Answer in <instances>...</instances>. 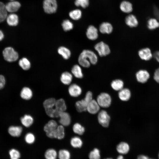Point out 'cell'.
<instances>
[{
	"instance_id": "obj_1",
	"label": "cell",
	"mask_w": 159,
	"mask_h": 159,
	"mask_svg": "<svg viewBox=\"0 0 159 159\" xmlns=\"http://www.w3.org/2000/svg\"><path fill=\"white\" fill-rule=\"evenodd\" d=\"M97 60V57L95 54L93 52L88 49L84 50L78 58L80 65L85 68L89 67L91 64H96Z\"/></svg>"
},
{
	"instance_id": "obj_2",
	"label": "cell",
	"mask_w": 159,
	"mask_h": 159,
	"mask_svg": "<svg viewBox=\"0 0 159 159\" xmlns=\"http://www.w3.org/2000/svg\"><path fill=\"white\" fill-rule=\"evenodd\" d=\"M92 99V92L90 91L87 92L84 99L76 102L75 107L77 111L79 112H82L86 111L89 103Z\"/></svg>"
},
{
	"instance_id": "obj_3",
	"label": "cell",
	"mask_w": 159,
	"mask_h": 159,
	"mask_svg": "<svg viewBox=\"0 0 159 159\" xmlns=\"http://www.w3.org/2000/svg\"><path fill=\"white\" fill-rule=\"evenodd\" d=\"M4 59L9 62H13L16 61L18 58V53L11 47L5 48L3 52Z\"/></svg>"
},
{
	"instance_id": "obj_4",
	"label": "cell",
	"mask_w": 159,
	"mask_h": 159,
	"mask_svg": "<svg viewBox=\"0 0 159 159\" xmlns=\"http://www.w3.org/2000/svg\"><path fill=\"white\" fill-rule=\"evenodd\" d=\"M96 101L100 107L107 108L110 106L112 99L108 94L102 92L98 95Z\"/></svg>"
},
{
	"instance_id": "obj_5",
	"label": "cell",
	"mask_w": 159,
	"mask_h": 159,
	"mask_svg": "<svg viewBox=\"0 0 159 159\" xmlns=\"http://www.w3.org/2000/svg\"><path fill=\"white\" fill-rule=\"evenodd\" d=\"M43 7L45 12L48 14L55 13L57 8V4L56 0H44Z\"/></svg>"
},
{
	"instance_id": "obj_6",
	"label": "cell",
	"mask_w": 159,
	"mask_h": 159,
	"mask_svg": "<svg viewBox=\"0 0 159 159\" xmlns=\"http://www.w3.org/2000/svg\"><path fill=\"white\" fill-rule=\"evenodd\" d=\"M94 48L101 57L106 56L109 54L110 52L108 45L102 42L97 43L95 45Z\"/></svg>"
},
{
	"instance_id": "obj_7",
	"label": "cell",
	"mask_w": 159,
	"mask_h": 159,
	"mask_svg": "<svg viewBox=\"0 0 159 159\" xmlns=\"http://www.w3.org/2000/svg\"><path fill=\"white\" fill-rule=\"evenodd\" d=\"M58 126L57 122L54 120H50L45 125L44 130L48 137L52 138L53 133Z\"/></svg>"
},
{
	"instance_id": "obj_8",
	"label": "cell",
	"mask_w": 159,
	"mask_h": 159,
	"mask_svg": "<svg viewBox=\"0 0 159 159\" xmlns=\"http://www.w3.org/2000/svg\"><path fill=\"white\" fill-rule=\"evenodd\" d=\"M98 120L99 123L103 127L108 126L110 120V117L107 112L104 110L100 111L98 115Z\"/></svg>"
},
{
	"instance_id": "obj_9",
	"label": "cell",
	"mask_w": 159,
	"mask_h": 159,
	"mask_svg": "<svg viewBox=\"0 0 159 159\" xmlns=\"http://www.w3.org/2000/svg\"><path fill=\"white\" fill-rule=\"evenodd\" d=\"M66 108L65 102L63 99H60L56 100L54 107L55 117H59V114L65 111Z\"/></svg>"
},
{
	"instance_id": "obj_10",
	"label": "cell",
	"mask_w": 159,
	"mask_h": 159,
	"mask_svg": "<svg viewBox=\"0 0 159 159\" xmlns=\"http://www.w3.org/2000/svg\"><path fill=\"white\" fill-rule=\"evenodd\" d=\"M136 77L138 81L144 83L146 82L150 77L149 72L144 69L138 71L136 74Z\"/></svg>"
},
{
	"instance_id": "obj_11",
	"label": "cell",
	"mask_w": 159,
	"mask_h": 159,
	"mask_svg": "<svg viewBox=\"0 0 159 159\" xmlns=\"http://www.w3.org/2000/svg\"><path fill=\"white\" fill-rule=\"evenodd\" d=\"M139 57L142 60L148 61L151 59L153 55L151 50L148 48H145L140 49L138 52Z\"/></svg>"
},
{
	"instance_id": "obj_12",
	"label": "cell",
	"mask_w": 159,
	"mask_h": 159,
	"mask_svg": "<svg viewBox=\"0 0 159 159\" xmlns=\"http://www.w3.org/2000/svg\"><path fill=\"white\" fill-rule=\"evenodd\" d=\"M86 35L89 39L92 40L96 39L98 37L97 29L93 25L89 26L87 29Z\"/></svg>"
},
{
	"instance_id": "obj_13",
	"label": "cell",
	"mask_w": 159,
	"mask_h": 159,
	"mask_svg": "<svg viewBox=\"0 0 159 159\" xmlns=\"http://www.w3.org/2000/svg\"><path fill=\"white\" fill-rule=\"evenodd\" d=\"M68 92L72 97H76L79 96L81 94L82 90L81 87L76 84L71 85L68 88Z\"/></svg>"
},
{
	"instance_id": "obj_14",
	"label": "cell",
	"mask_w": 159,
	"mask_h": 159,
	"mask_svg": "<svg viewBox=\"0 0 159 159\" xmlns=\"http://www.w3.org/2000/svg\"><path fill=\"white\" fill-rule=\"evenodd\" d=\"M100 107L97 101L92 99L89 103L87 110L90 114H95L99 111Z\"/></svg>"
},
{
	"instance_id": "obj_15",
	"label": "cell",
	"mask_w": 159,
	"mask_h": 159,
	"mask_svg": "<svg viewBox=\"0 0 159 159\" xmlns=\"http://www.w3.org/2000/svg\"><path fill=\"white\" fill-rule=\"evenodd\" d=\"M59 117L60 118L59 122L63 126L69 125L71 121V117L68 113L65 111L60 113Z\"/></svg>"
},
{
	"instance_id": "obj_16",
	"label": "cell",
	"mask_w": 159,
	"mask_h": 159,
	"mask_svg": "<svg viewBox=\"0 0 159 159\" xmlns=\"http://www.w3.org/2000/svg\"><path fill=\"white\" fill-rule=\"evenodd\" d=\"M20 6L21 4L19 2L13 1L8 3L5 5V8L7 11L14 12L17 11Z\"/></svg>"
},
{
	"instance_id": "obj_17",
	"label": "cell",
	"mask_w": 159,
	"mask_h": 159,
	"mask_svg": "<svg viewBox=\"0 0 159 159\" xmlns=\"http://www.w3.org/2000/svg\"><path fill=\"white\" fill-rule=\"evenodd\" d=\"M44 156L45 159H57L58 151L54 148H49L45 151Z\"/></svg>"
},
{
	"instance_id": "obj_18",
	"label": "cell",
	"mask_w": 159,
	"mask_h": 159,
	"mask_svg": "<svg viewBox=\"0 0 159 159\" xmlns=\"http://www.w3.org/2000/svg\"><path fill=\"white\" fill-rule=\"evenodd\" d=\"M126 24L131 27H136L138 22L136 17L133 14H130L127 16L125 19Z\"/></svg>"
},
{
	"instance_id": "obj_19",
	"label": "cell",
	"mask_w": 159,
	"mask_h": 159,
	"mask_svg": "<svg viewBox=\"0 0 159 159\" xmlns=\"http://www.w3.org/2000/svg\"><path fill=\"white\" fill-rule=\"evenodd\" d=\"M72 74L68 72H63L60 76V80L61 82L65 85H69L72 80Z\"/></svg>"
},
{
	"instance_id": "obj_20",
	"label": "cell",
	"mask_w": 159,
	"mask_h": 159,
	"mask_svg": "<svg viewBox=\"0 0 159 159\" xmlns=\"http://www.w3.org/2000/svg\"><path fill=\"white\" fill-rule=\"evenodd\" d=\"M99 30L102 34H109L113 30V27L110 23L103 22L101 23L99 26Z\"/></svg>"
},
{
	"instance_id": "obj_21",
	"label": "cell",
	"mask_w": 159,
	"mask_h": 159,
	"mask_svg": "<svg viewBox=\"0 0 159 159\" xmlns=\"http://www.w3.org/2000/svg\"><path fill=\"white\" fill-rule=\"evenodd\" d=\"M131 92L130 90L127 88H122L119 91L118 96L120 100L122 101H127L130 99L131 97Z\"/></svg>"
},
{
	"instance_id": "obj_22",
	"label": "cell",
	"mask_w": 159,
	"mask_h": 159,
	"mask_svg": "<svg viewBox=\"0 0 159 159\" xmlns=\"http://www.w3.org/2000/svg\"><path fill=\"white\" fill-rule=\"evenodd\" d=\"M117 152L121 154H127L129 151L130 146L127 143L121 142L119 143L116 147Z\"/></svg>"
},
{
	"instance_id": "obj_23",
	"label": "cell",
	"mask_w": 159,
	"mask_h": 159,
	"mask_svg": "<svg viewBox=\"0 0 159 159\" xmlns=\"http://www.w3.org/2000/svg\"><path fill=\"white\" fill-rule=\"evenodd\" d=\"M70 143L71 146L75 149L80 148L83 145V141L78 136H74L70 139Z\"/></svg>"
},
{
	"instance_id": "obj_24",
	"label": "cell",
	"mask_w": 159,
	"mask_h": 159,
	"mask_svg": "<svg viewBox=\"0 0 159 159\" xmlns=\"http://www.w3.org/2000/svg\"><path fill=\"white\" fill-rule=\"evenodd\" d=\"M72 154L68 150L63 148L58 151V159H71Z\"/></svg>"
},
{
	"instance_id": "obj_25",
	"label": "cell",
	"mask_w": 159,
	"mask_h": 159,
	"mask_svg": "<svg viewBox=\"0 0 159 159\" xmlns=\"http://www.w3.org/2000/svg\"><path fill=\"white\" fill-rule=\"evenodd\" d=\"M64 126L61 125L58 126L54 132L53 138L61 140L64 138Z\"/></svg>"
},
{
	"instance_id": "obj_26",
	"label": "cell",
	"mask_w": 159,
	"mask_h": 159,
	"mask_svg": "<svg viewBox=\"0 0 159 159\" xmlns=\"http://www.w3.org/2000/svg\"><path fill=\"white\" fill-rule=\"evenodd\" d=\"M57 52L65 59H69L71 55V52L69 49L64 46L59 47L58 49Z\"/></svg>"
},
{
	"instance_id": "obj_27",
	"label": "cell",
	"mask_w": 159,
	"mask_h": 159,
	"mask_svg": "<svg viewBox=\"0 0 159 159\" xmlns=\"http://www.w3.org/2000/svg\"><path fill=\"white\" fill-rule=\"evenodd\" d=\"M120 7L121 11L125 13H129L133 10L132 4L130 2L126 1L122 2Z\"/></svg>"
},
{
	"instance_id": "obj_28",
	"label": "cell",
	"mask_w": 159,
	"mask_h": 159,
	"mask_svg": "<svg viewBox=\"0 0 159 159\" xmlns=\"http://www.w3.org/2000/svg\"><path fill=\"white\" fill-rule=\"evenodd\" d=\"M147 26L150 30H155L159 27V21L156 18H151L148 20Z\"/></svg>"
},
{
	"instance_id": "obj_29",
	"label": "cell",
	"mask_w": 159,
	"mask_h": 159,
	"mask_svg": "<svg viewBox=\"0 0 159 159\" xmlns=\"http://www.w3.org/2000/svg\"><path fill=\"white\" fill-rule=\"evenodd\" d=\"M22 130V129L20 126H11L9 128L8 132L11 136L18 137L21 135Z\"/></svg>"
},
{
	"instance_id": "obj_30",
	"label": "cell",
	"mask_w": 159,
	"mask_h": 159,
	"mask_svg": "<svg viewBox=\"0 0 159 159\" xmlns=\"http://www.w3.org/2000/svg\"><path fill=\"white\" fill-rule=\"evenodd\" d=\"M33 93L31 90L27 87H24L21 90L20 96L23 99L25 100H29L32 97Z\"/></svg>"
},
{
	"instance_id": "obj_31",
	"label": "cell",
	"mask_w": 159,
	"mask_h": 159,
	"mask_svg": "<svg viewBox=\"0 0 159 159\" xmlns=\"http://www.w3.org/2000/svg\"><path fill=\"white\" fill-rule=\"evenodd\" d=\"M71 72L72 74L77 78L80 79L83 77L82 69L78 64H75L73 66L71 69Z\"/></svg>"
},
{
	"instance_id": "obj_32",
	"label": "cell",
	"mask_w": 159,
	"mask_h": 159,
	"mask_svg": "<svg viewBox=\"0 0 159 159\" xmlns=\"http://www.w3.org/2000/svg\"><path fill=\"white\" fill-rule=\"evenodd\" d=\"M56 101L55 99L53 98H49L45 100L43 103L45 110L53 109L54 107Z\"/></svg>"
},
{
	"instance_id": "obj_33",
	"label": "cell",
	"mask_w": 159,
	"mask_h": 159,
	"mask_svg": "<svg viewBox=\"0 0 159 159\" xmlns=\"http://www.w3.org/2000/svg\"><path fill=\"white\" fill-rule=\"evenodd\" d=\"M7 22L10 26H16L19 22L18 16L16 14H14L9 15L7 18Z\"/></svg>"
},
{
	"instance_id": "obj_34",
	"label": "cell",
	"mask_w": 159,
	"mask_h": 159,
	"mask_svg": "<svg viewBox=\"0 0 159 159\" xmlns=\"http://www.w3.org/2000/svg\"><path fill=\"white\" fill-rule=\"evenodd\" d=\"M21 122L24 126L30 127L33 122V119L30 115H26L22 117L21 119Z\"/></svg>"
},
{
	"instance_id": "obj_35",
	"label": "cell",
	"mask_w": 159,
	"mask_h": 159,
	"mask_svg": "<svg viewBox=\"0 0 159 159\" xmlns=\"http://www.w3.org/2000/svg\"><path fill=\"white\" fill-rule=\"evenodd\" d=\"M111 85L112 88L116 91H120L123 88L124 83L122 80L117 79L113 80L111 82Z\"/></svg>"
},
{
	"instance_id": "obj_36",
	"label": "cell",
	"mask_w": 159,
	"mask_h": 159,
	"mask_svg": "<svg viewBox=\"0 0 159 159\" xmlns=\"http://www.w3.org/2000/svg\"><path fill=\"white\" fill-rule=\"evenodd\" d=\"M20 66L24 70H28L31 67V63L26 58L23 57L20 59L19 62Z\"/></svg>"
},
{
	"instance_id": "obj_37",
	"label": "cell",
	"mask_w": 159,
	"mask_h": 159,
	"mask_svg": "<svg viewBox=\"0 0 159 159\" xmlns=\"http://www.w3.org/2000/svg\"><path fill=\"white\" fill-rule=\"evenodd\" d=\"M69 16L72 19L77 20L82 17V12L79 9H75L70 11L69 13Z\"/></svg>"
},
{
	"instance_id": "obj_38",
	"label": "cell",
	"mask_w": 159,
	"mask_h": 159,
	"mask_svg": "<svg viewBox=\"0 0 159 159\" xmlns=\"http://www.w3.org/2000/svg\"><path fill=\"white\" fill-rule=\"evenodd\" d=\"M73 130L74 133L81 135L85 132V128L80 124L76 123L73 126Z\"/></svg>"
},
{
	"instance_id": "obj_39",
	"label": "cell",
	"mask_w": 159,
	"mask_h": 159,
	"mask_svg": "<svg viewBox=\"0 0 159 159\" xmlns=\"http://www.w3.org/2000/svg\"><path fill=\"white\" fill-rule=\"evenodd\" d=\"M62 26L63 29L66 32L70 31L73 28V23L68 19L64 20L62 23Z\"/></svg>"
},
{
	"instance_id": "obj_40",
	"label": "cell",
	"mask_w": 159,
	"mask_h": 159,
	"mask_svg": "<svg viewBox=\"0 0 159 159\" xmlns=\"http://www.w3.org/2000/svg\"><path fill=\"white\" fill-rule=\"evenodd\" d=\"M88 157L89 159H100L99 150L97 148H94L89 153Z\"/></svg>"
},
{
	"instance_id": "obj_41",
	"label": "cell",
	"mask_w": 159,
	"mask_h": 159,
	"mask_svg": "<svg viewBox=\"0 0 159 159\" xmlns=\"http://www.w3.org/2000/svg\"><path fill=\"white\" fill-rule=\"evenodd\" d=\"M9 154L11 159H19L21 157V154L19 151L14 148L9 150Z\"/></svg>"
},
{
	"instance_id": "obj_42",
	"label": "cell",
	"mask_w": 159,
	"mask_h": 159,
	"mask_svg": "<svg viewBox=\"0 0 159 159\" xmlns=\"http://www.w3.org/2000/svg\"><path fill=\"white\" fill-rule=\"evenodd\" d=\"M25 140L27 143L32 144L35 142V137L33 134L28 133L26 134L25 137Z\"/></svg>"
},
{
	"instance_id": "obj_43",
	"label": "cell",
	"mask_w": 159,
	"mask_h": 159,
	"mask_svg": "<svg viewBox=\"0 0 159 159\" xmlns=\"http://www.w3.org/2000/svg\"><path fill=\"white\" fill-rule=\"evenodd\" d=\"M74 4L77 6H80L83 8L87 7L89 4V0H75Z\"/></svg>"
},
{
	"instance_id": "obj_44",
	"label": "cell",
	"mask_w": 159,
	"mask_h": 159,
	"mask_svg": "<svg viewBox=\"0 0 159 159\" xmlns=\"http://www.w3.org/2000/svg\"><path fill=\"white\" fill-rule=\"evenodd\" d=\"M153 78L156 82L159 83V68L157 69L154 72Z\"/></svg>"
},
{
	"instance_id": "obj_45",
	"label": "cell",
	"mask_w": 159,
	"mask_h": 159,
	"mask_svg": "<svg viewBox=\"0 0 159 159\" xmlns=\"http://www.w3.org/2000/svg\"><path fill=\"white\" fill-rule=\"evenodd\" d=\"M5 83V80L4 77L1 75H0V89L4 87Z\"/></svg>"
},
{
	"instance_id": "obj_46",
	"label": "cell",
	"mask_w": 159,
	"mask_h": 159,
	"mask_svg": "<svg viewBox=\"0 0 159 159\" xmlns=\"http://www.w3.org/2000/svg\"><path fill=\"white\" fill-rule=\"evenodd\" d=\"M7 11L5 8V5L3 3L0 2V12L7 13Z\"/></svg>"
},
{
	"instance_id": "obj_47",
	"label": "cell",
	"mask_w": 159,
	"mask_h": 159,
	"mask_svg": "<svg viewBox=\"0 0 159 159\" xmlns=\"http://www.w3.org/2000/svg\"><path fill=\"white\" fill-rule=\"evenodd\" d=\"M7 13L0 12V22L4 21L7 17Z\"/></svg>"
},
{
	"instance_id": "obj_48",
	"label": "cell",
	"mask_w": 159,
	"mask_h": 159,
	"mask_svg": "<svg viewBox=\"0 0 159 159\" xmlns=\"http://www.w3.org/2000/svg\"><path fill=\"white\" fill-rule=\"evenodd\" d=\"M153 56L156 61L159 63V51L155 52L153 54Z\"/></svg>"
},
{
	"instance_id": "obj_49",
	"label": "cell",
	"mask_w": 159,
	"mask_h": 159,
	"mask_svg": "<svg viewBox=\"0 0 159 159\" xmlns=\"http://www.w3.org/2000/svg\"><path fill=\"white\" fill-rule=\"evenodd\" d=\"M137 159H154L151 158H150L148 156L144 155H140L138 157Z\"/></svg>"
},
{
	"instance_id": "obj_50",
	"label": "cell",
	"mask_w": 159,
	"mask_h": 159,
	"mask_svg": "<svg viewBox=\"0 0 159 159\" xmlns=\"http://www.w3.org/2000/svg\"><path fill=\"white\" fill-rule=\"evenodd\" d=\"M4 37V34L0 30V41Z\"/></svg>"
},
{
	"instance_id": "obj_51",
	"label": "cell",
	"mask_w": 159,
	"mask_h": 159,
	"mask_svg": "<svg viewBox=\"0 0 159 159\" xmlns=\"http://www.w3.org/2000/svg\"><path fill=\"white\" fill-rule=\"evenodd\" d=\"M117 159H124L122 155H119L117 158Z\"/></svg>"
},
{
	"instance_id": "obj_52",
	"label": "cell",
	"mask_w": 159,
	"mask_h": 159,
	"mask_svg": "<svg viewBox=\"0 0 159 159\" xmlns=\"http://www.w3.org/2000/svg\"><path fill=\"white\" fill-rule=\"evenodd\" d=\"M105 159H112L111 158H105Z\"/></svg>"
},
{
	"instance_id": "obj_53",
	"label": "cell",
	"mask_w": 159,
	"mask_h": 159,
	"mask_svg": "<svg viewBox=\"0 0 159 159\" xmlns=\"http://www.w3.org/2000/svg\"><path fill=\"white\" fill-rule=\"evenodd\" d=\"M158 158H159V153H158Z\"/></svg>"
},
{
	"instance_id": "obj_54",
	"label": "cell",
	"mask_w": 159,
	"mask_h": 159,
	"mask_svg": "<svg viewBox=\"0 0 159 159\" xmlns=\"http://www.w3.org/2000/svg\"><path fill=\"white\" fill-rule=\"evenodd\" d=\"M11 0V1H14V0Z\"/></svg>"
}]
</instances>
